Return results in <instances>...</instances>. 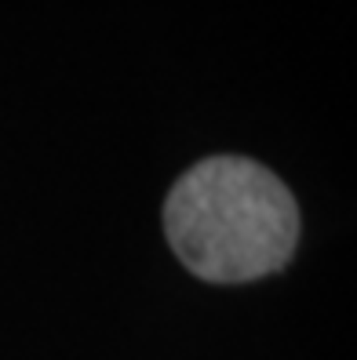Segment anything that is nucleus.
I'll use <instances>...</instances> for the list:
<instances>
[{
    "mask_svg": "<svg viewBox=\"0 0 357 360\" xmlns=\"http://www.w3.org/2000/svg\"><path fill=\"white\" fill-rule=\"evenodd\" d=\"M164 229L182 266L201 281L244 284L292 259L299 211L270 167L248 157H212L168 193Z\"/></svg>",
    "mask_w": 357,
    "mask_h": 360,
    "instance_id": "1",
    "label": "nucleus"
}]
</instances>
